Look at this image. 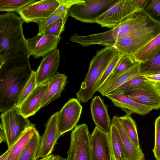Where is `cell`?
<instances>
[{
  "mask_svg": "<svg viewBox=\"0 0 160 160\" xmlns=\"http://www.w3.org/2000/svg\"><path fill=\"white\" fill-rule=\"evenodd\" d=\"M160 52V33L132 56L133 60L140 63L147 61Z\"/></svg>",
  "mask_w": 160,
  "mask_h": 160,
  "instance_id": "cell-23",
  "label": "cell"
},
{
  "mask_svg": "<svg viewBox=\"0 0 160 160\" xmlns=\"http://www.w3.org/2000/svg\"><path fill=\"white\" fill-rule=\"evenodd\" d=\"M37 0H0V11L18 12Z\"/></svg>",
  "mask_w": 160,
  "mask_h": 160,
  "instance_id": "cell-30",
  "label": "cell"
},
{
  "mask_svg": "<svg viewBox=\"0 0 160 160\" xmlns=\"http://www.w3.org/2000/svg\"><path fill=\"white\" fill-rule=\"evenodd\" d=\"M13 144L0 156V160H8Z\"/></svg>",
  "mask_w": 160,
  "mask_h": 160,
  "instance_id": "cell-41",
  "label": "cell"
},
{
  "mask_svg": "<svg viewBox=\"0 0 160 160\" xmlns=\"http://www.w3.org/2000/svg\"><path fill=\"white\" fill-rule=\"evenodd\" d=\"M0 141L10 147L28 128L34 127L28 118L20 112L17 106L2 112L0 115Z\"/></svg>",
  "mask_w": 160,
  "mask_h": 160,
  "instance_id": "cell-6",
  "label": "cell"
},
{
  "mask_svg": "<svg viewBox=\"0 0 160 160\" xmlns=\"http://www.w3.org/2000/svg\"><path fill=\"white\" fill-rule=\"evenodd\" d=\"M53 160H58V158L57 156H54Z\"/></svg>",
  "mask_w": 160,
  "mask_h": 160,
  "instance_id": "cell-45",
  "label": "cell"
},
{
  "mask_svg": "<svg viewBox=\"0 0 160 160\" xmlns=\"http://www.w3.org/2000/svg\"><path fill=\"white\" fill-rule=\"evenodd\" d=\"M160 33V23L152 21L146 25L118 37L113 47L124 55L132 56Z\"/></svg>",
  "mask_w": 160,
  "mask_h": 160,
  "instance_id": "cell-5",
  "label": "cell"
},
{
  "mask_svg": "<svg viewBox=\"0 0 160 160\" xmlns=\"http://www.w3.org/2000/svg\"><path fill=\"white\" fill-rule=\"evenodd\" d=\"M123 55L118 51L116 53L98 81L95 88L96 92L107 82L119 61Z\"/></svg>",
  "mask_w": 160,
  "mask_h": 160,
  "instance_id": "cell-32",
  "label": "cell"
},
{
  "mask_svg": "<svg viewBox=\"0 0 160 160\" xmlns=\"http://www.w3.org/2000/svg\"><path fill=\"white\" fill-rule=\"evenodd\" d=\"M23 22L13 12L0 15V67L11 58H29L27 39L23 33Z\"/></svg>",
  "mask_w": 160,
  "mask_h": 160,
  "instance_id": "cell-2",
  "label": "cell"
},
{
  "mask_svg": "<svg viewBox=\"0 0 160 160\" xmlns=\"http://www.w3.org/2000/svg\"><path fill=\"white\" fill-rule=\"evenodd\" d=\"M142 11L153 21L160 23V0H148Z\"/></svg>",
  "mask_w": 160,
  "mask_h": 160,
  "instance_id": "cell-34",
  "label": "cell"
},
{
  "mask_svg": "<svg viewBox=\"0 0 160 160\" xmlns=\"http://www.w3.org/2000/svg\"><path fill=\"white\" fill-rule=\"evenodd\" d=\"M148 81L152 82H160V74L144 76Z\"/></svg>",
  "mask_w": 160,
  "mask_h": 160,
  "instance_id": "cell-40",
  "label": "cell"
},
{
  "mask_svg": "<svg viewBox=\"0 0 160 160\" xmlns=\"http://www.w3.org/2000/svg\"><path fill=\"white\" fill-rule=\"evenodd\" d=\"M36 130L35 128H28L14 143L8 160H17Z\"/></svg>",
  "mask_w": 160,
  "mask_h": 160,
  "instance_id": "cell-25",
  "label": "cell"
},
{
  "mask_svg": "<svg viewBox=\"0 0 160 160\" xmlns=\"http://www.w3.org/2000/svg\"><path fill=\"white\" fill-rule=\"evenodd\" d=\"M111 123L117 128L125 152L127 160H144L145 155L141 148L137 147L125 132L119 118L113 117Z\"/></svg>",
  "mask_w": 160,
  "mask_h": 160,
  "instance_id": "cell-20",
  "label": "cell"
},
{
  "mask_svg": "<svg viewBox=\"0 0 160 160\" xmlns=\"http://www.w3.org/2000/svg\"><path fill=\"white\" fill-rule=\"evenodd\" d=\"M60 52L56 49L42 60L36 71L37 86L48 81L55 75L60 63Z\"/></svg>",
  "mask_w": 160,
  "mask_h": 160,
  "instance_id": "cell-16",
  "label": "cell"
},
{
  "mask_svg": "<svg viewBox=\"0 0 160 160\" xmlns=\"http://www.w3.org/2000/svg\"><path fill=\"white\" fill-rule=\"evenodd\" d=\"M54 156L52 154H50L47 156L42 158L39 160H53Z\"/></svg>",
  "mask_w": 160,
  "mask_h": 160,
  "instance_id": "cell-42",
  "label": "cell"
},
{
  "mask_svg": "<svg viewBox=\"0 0 160 160\" xmlns=\"http://www.w3.org/2000/svg\"><path fill=\"white\" fill-rule=\"evenodd\" d=\"M106 96L109 99L115 106L121 108L126 112V114L130 115L135 113L145 115L154 109L151 106L137 102L125 94H109Z\"/></svg>",
  "mask_w": 160,
  "mask_h": 160,
  "instance_id": "cell-17",
  "label": "cell"
},
{
  "mask_svg": "<svg viewBox=\"0 0 160 160\" xmlns=\"http://www.w3.org/2000/svg\"><path fill=\"white\" fill-rule=\"evenodd\" d=\"M58 160H67V158H63L59 155H57Z\"/></svg>",
  "mask_w": 160,
  "mask_h": 160,
  "instance_id": "cell-44",
  "label": "cell"
},
{
  "mask_svg": "<svg viewBox=\"0 0 160 160\" xmlns=\"http://www.w3.org/2000/svg\"><path fill=\"white\" fill-rule=\"evenodd\" d=\"M49 84V81L37 86L24 102L18 107L25 117L34 115L41 108V104Z\"/></svg>",
  "mask_w": 160,
  "mask_h": 160,
  "instance_id": "cell-18",
  "label": "cell"
},
{
  "mask_svg": "<svg viewBox=\"0 0 160 160\" xmlns=\"http://www.w3.org/2000/svg\"><path fill=\"white\" fill-rule=\"evenodd\" d=\"M138 63L133 60L132 56L123 55L119 61L106 82L118 76Z\"/></svg>",
  "mask_w": 160,
  "mask_h": 160,
  "instance_id": "cell-31",
  "label": "cell"
},
{
  "mask_svg": "<svg viewBox=\"0 0 160 160\" xmlns=\"http://www.w3.org/2000/svg\"><path fill=\"white\" fill-rule=\"evenodd\" d=\"M37 86L36 72L33 71L21 94L17 107H19L24 102Z\"/></svg>",
  "mask_w": 160,
  "mask_h": 160,
  "instance_id": "cell-36",
  "label": "cell"
},
{
  "mask_svg": "<svg viewBox=\"0 0 160 160\" xmlns=\"http://www.w3.org/2000/svg\"><path fill=\"white\" fill-rule=\"evenodd\" d=\"M69 16V9L60 5L49 16L45 19L36 23L39 28L38 34H42L45 29L50 25L61 18H68Z\"/></svg>",
  "mask_w": 160,
  "mask_h": 160,
  "instance_id": "cell-27",
  "label": "cell"
},
{
  "mask_svg": "<svg viewBox=\"0 0 160 160\" xmlns=\"http://www.w3.org/2000/svg\"><path fill=\"white\" fill-rule=\"evenodd\" d=\"M62 38L61 36L56 37L43 34L27 39V45L29 56L35 58H44L52 51L56 49Z\"/></svg>",
  "mask_w": 160,
  "mask_h": 160,
  "instance_id": "cell-13",
  "label": "cell"
},
{
  "mask_svg": "<svg viewBox=\"0 0 160 160\" xmlns=\"http://www.w3.org/2000/svg\"><path fill=\"white\" fill-rule=\"evenodd\" d=\"M60 5L69 9L72 6L83 2L84 0H57Z\"/></svg>",
  "mask_w": 160,
  "mask_h": 160,
  "instance_id": "cell-38",
  "label": "cell"
},
{
  "mask_svg": "<svg viewBox=\"0 0 160 160\" xmlns=\"http://www.w3.org/2000/svg\"><path fill=\"white\" fill-rule=\"evenodd\" d=\"M82 107L78 99H70L58 112L59 134L61 136L76 126L80 118Z\"/></svg>",
  "mask_w": 160,
  "mask_h": 160,
  "instance_id": "cell-11",
  "label": "cell"
},
{
  "mask_svg": "<svg viewBox=\"0 0 160 160\" xmlns=\"http://www.w3.org/2000/svg\"><path fill=\"white\" fill-rule=\"evenodd\" d=\"M119 0H84L69 9V16L80 21L95 23L97 19Z\"/></svg>",
  "mask_w": 160,
  "mask_h": 160,
  "instance_id": "cell-7",
  "label": "cell"
},
{
  "mask_svg": "<svg viewBox=\"0 0 160 160\" xmlns=\"http://www.w3.org/2000/svg\"><path fill=\"white\" fill-rule=\"evenodd\" d=\"M67 76L64 74L57 72L49 81V84L43 98L41 108L59 98L67 82Z\"/></svg>",
  "mask_w": 160,
  "mask_h": 160,
  "instance_id": "cell-21",
  "label": "cell"
},
{
  "mask_svg": "<svg viewBox=\"0 0 160 160\" xmlns=\"http://www.w3.org/2000/svg\"><path fill=\"white\" fill-rule=\"evenodd\" d=\"M152 21L145 12L139 11L109 31L84 36L78 35L75 33L70 37L69 40L79 43L82 47L98 44L113 47L118 37L144 27Z\"/></svg>",
  "mask_w": 160,
  "mask_h": 160,
  "instance_id": "cell-3",
  "label": "cell"
},
{
  "mask_svg": "<svg viewBox=\"0 0 160 160\" xmlns=\"http://www.w3.org/2000/svg\"><path fill=\"white\" fill-rule=\"evenodd\" d=\"M125 132L130 139L138 147L141 148L136 123L130 115L118 117Z\"/></svg>",
  "mask_w": 160,
  "mask_h": 160,
  "instance_id": "cell-29",
  "label": "cell"
},
{
  "mask_svg": "<svg viewBox=\"0 0 160 160\" xmlns=\"http://www.w3.org/2000/svg\"><path fill=\"white\" fill-rule=\"evenodd\" d=\"M147 81L144 76L139 75L123 84L109 94H125L133 88Z\"/></svg>",
  "mask_w": 160,
  "mask_h": 160,
  "instance_id": "cell-33",
  "label": "cell"
},
{
  "mask_svg": "<svg viewBox=\"0 0 160 160\" xmlns=\"http://www.w3.org/2000/svg\"><path fill=\"white\" fill-rule=\"evenodd\" d=\"M41 137L38 132L36 130L17 160H36Z\"/></svg>",
  "mask_w": 160,
  "mask_h": 160,
  "instance_id": "cell-26",
  "label": "cell"
},
{
  "mask_svg": "<svg viewBox=\"0 0 160 160\" xmlns=\"http://www.w3.org/2000/svg\"><path fill=\"white\" fill-rule=\"evenodd\" d=\"M139 11L143 10L146 7L148 0H134Z\"/></svg>",
  "mask_w": 160,
  "mask_h": 160,
  "instance_id": "cell-39",
  "label": "cell"
},
{
  "mask_svg": "<svg viewBox=\"0 0 160 160\" xmlns=\"http://www.w3.org/2000/svg\"><path fill=\"white\" fill-rule=\"evenodd\" d=\"M151 82L157 88L158 90L160 92V82Z\"/></svg>",
  "mask_w": 160,
  "mask_h": 160,
  "instance_id": "cell-43",
  "label": "cell"
},
{
  "mask_svg": "<svg viewBox=\"0 0 160 160\" xmlns=\"http://www.w3.org/2000/svg\"><path fill=\"white\" fill-rule=\"evenodd\" d=\"M125 94L137 102L151 106L154 109L160 108V92L148 81L133 88Z\"/></svg>",
  "mask_w": 160,
  "mask_h": 160,
  "instance_id": "cell-12",
  "label": "cell"
},
{
  "mask_svg": "<svg viewBox=\"0 0 160 160\" xmlns=\"http://www.w3.org/2000/svg\"><path fill=\"white\" fill-rule=\"evenodd\" d=\"M118 51L113 47H106L98 50L91 61L88 72L76 93L80 102L86 103L96 92L95 88L100 77Z\"/></svg>",
  "mask_w": 160,
  "mask_h": 160,
  "instance_id": "cell-4",
  "label": "cell"
},
{
  "mask_svg": "<svg viewBox=\"0 0 160 160\" xmlns=\"http://www.w3.org/2000/svg\"><path fill=\"white\" fill-rule=\"evenodd\" d=\"M57 117V112L51 116L46 124L45 131L41 137L37 159L50 155L57 140L61 136L58 133Z\"/></svg>",
  "mask_w": 160,
  "mask_h": 160,
  "instance_id": "cell-14",
  "label": "cell"
},
{
  "mask_svg": "<svg viewBox=\"0 0 160 160\" xmlns=\"http://www.w3.org/2000/svg\"><path fill=\"white\" fill-rule=\"evenodd\" d=\"M29 58H13L0 67V111L17 106L21 94L33 72Z\"/></svg>",
  "mask_w": 160,
  "mask_h": 160,
  "instance_id": "cell-1",
  "label": "cell"
},
{
  "mask_svg": "<svg viewBox=\"0 0 160 160\" xmlns=\"http://www.w3.org/2000/svg\"><path fill=\"white\" fill-rule=\"evenodd\" d=\"M92 160H114L111 152L108 132L97 127L90 135Z\"/></svg>",
  "mask_w": 160,
  "mask_h": 160,
  "instance_id": "cell-15",
  "label": "cell"
},
{
  "mask_svg": "<svg viewBox=\"0 0 160 160\" xmlns=\"http://www.w3.org/2000/svg\"><path fill=\"white\" fill-rule=\"evenodd\" d=\"M139 11L134 0H119L98 18L96 23L112 28Z\"/></svg>",
  "mask_w": 160,
  "mask_h": 160,
  "instance_id": "cell-9",
  "label": "cell"
},
{
  "mask_svg": "<svg viewBox=\"0 0 160 160\" xmlns=\"http://www.w3.org/2000/svg\"><path fill=\"white\" fill-rule=\"evenodd\" d=\"M90 135L87 124L77 125L71 133L67 160H92Z\"/></svg>",
  "mask_w": 160,
  "mask_h": 160,
  "instance_id": "cell-8",
  "label": "cell"
},
{
  "mask_svg": "<svg viewBox=\"0 0 160 160\" xmlns=\"http://www.w3.org/2000/svg\"><path fill=\"white\" fill-rule=\"evenodd\" d=\"M60 6L57 0H41L17 12L23 22L37 23L45 19Z\"/></svg>",
  "mask_w": 160,
  "mask_h": 160,
  "instance_id": "cell-10",
  "label": "cell"
},
{
  "mask_svg": "<svg viewBox=\"0 0 160 160\" xmlns=\"http://www.w3.org/2000/svg\"><path fill=\"white\" fill-rule=\"evenodd\" d=\"M68 18H61L48 26L42 34L56 37L60 35L65 29V24Z\"/></svg>",
  "mask_w": 160,
  "mask_h": 160,
  "instance_id": "cell-35",
  "label": "cell"
},
{
  "mask_svg": "<svg viewBox=\"0 0 160 160\" xmlns=\"http://www.w3.org/2000/svg\"><path fill=\"white\" fill-rule=\"evenodd\" d=\"M109 145L114 160H127L125 152L118 132L111 123L108 132Z\"/></svg>",
  "mask_w": 160,
  "mask_h": 160,
  "instance_id": "cell-24",
  "label": "cell"
},
{
  "mask_svg": "<svg viewBox=\"0 0 160 160\" xmlns=\"http://www.w3.org/2000/svg\"><path fill=\"white\" fill-rule=\"evenodd\" d=\"M140 75L139 63L118 76L106 82L97 92L106 96L115 89L131 79Z\"/></svg>",
  "mask_w": 160,
  "mask_h": 160,
  "instance_id": "cell-22",
  "label": "cell"
},
{
  "mask_svg": "<svg viewBox=\"0 0 160 160\" xmlns=\"http://www.w3.org/2000/svg\"><path fill=\"white\" fill-rule=\"evenodd\" d=\"M152 151L156 160H160V116L155 122L154 144Z\"/></svg>",
  "mask_w": 160,
  "mask_h": 160,
  "instance_id": "cell-37",
  "label": "cell"
},
{
  "mask_svg": "<svg viewBox=\"0 0 160 160\" xmlns=\"http://www.w3.org/2000/svg\"><path fill=\"white\" fill-rule=\"evenodd\" d=\"M90 110L92 119L96 127L105 132H108L111 121L107 107L99 96H96L92 100Z\"/></svg>",
  "mask_w": 160,
  "mask_h": 160,
  "instance_id": "cell-19",
  "label": "cell"
},
{
  "mask_svg": "<svg viewBox=\"0 0 160 160\" xmlns=\"http://www.w3.org/2000/svg\"><path fill=\"white\" fill-rule=\"evenodd\" d=\"M139 71L143 76L160 74V52L151 59L139 63Z\"/></svg>",
  "mask_w": 160,
  "mask_h": 160,
  "instance_id": "cell-28",
  "label": "cell"
}]
</instances>
